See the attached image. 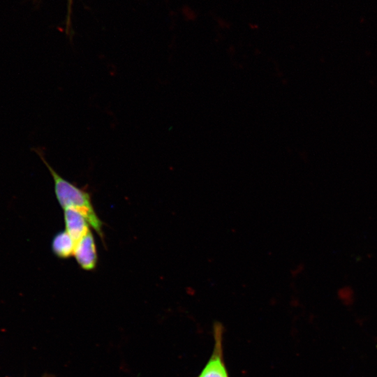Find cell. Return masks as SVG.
<instances>
[{
  "label": "cell",
  "mask_w": 377,
  "mask_h": 377,
  "mask_svg": "<svg viewBox=\"0 0 377 377\" xmlns=\"http://www.w3.org/2000/svg\"><path fill=\"white\" fill-rule=\"evenodd\" d=\"M76 242L65 230L56 233L51 241V250L57 258L64 259L73 255Z\"/></svg>",
  "instance_id": "5"
},
{
  "label": "cell",
  "mask_w": 377,
  "mask_h": 377,
  "mask_svg": "<svg viewBox=\"0 0 377 377\" xmlns=\"http://www.w3.org/2000/svg\"><path fill=\"white\" fill-rule=\"evenodd\" d=\"M64 218L66 231L77 242L89 232V222L78 211L73 208H64Z\"/></svg>",
  "instance_id": "4"
},
{
  "label": "cell",
  "mask_w": 377,
  "mask_h": 377,
  "mask_svg": "<svg viewBox=\"0 0 377 377\" xmlns=\"http://www.w3.org/2000/svg\"><path fill=\"white\" fill-rule=\"evenodd\" d=\"M32 150L37 154L49 170L54 181L56 198L61 207L63 209L73 208L80 212L102 239L103 237V223L94 210L90 194L58 174L45 159L41 148H33Z\"/></svg>",
  "instance_id": "1"
},
{
  "label": "cell",
  "mask_w": 377,
  "mask_h": 377,
  "mask_svg": "<svg viewBox=\"0 0 377 377\" xmlns=\"http://www.w3.org/2000/svg\"><path fill=\"white\" fill-rule=\"evenodd\" d=\"M223 327L216 322L213 327L214 348L212 355L196 377H230L223 355Z\"/></svg>",
  "instance_id": "2"
},
{
  "label": "cell",
  "mask_w": 377,
  "mask_h": 377,
  "mask_svg": "<svg viewBox=\"0 0 377 377\" xmlns=\"http://www.w3.org/2000/svg\"></svg>",
  "instance_id": "6"
},
{
  "label": "cell",
  "mask_w": 377,
  "mask_h": 377,
  "mask_svg": "<svg viewBox=\"0 0 377 377\" xmlns=\"http://www.w3.org/2000/svg\"><path fill=\"white\" fill-rule=\"evenodd\" d=\"M73 256L82 269L91 271L95 269L98 256L95 240L91 231L76 242Z\"/></svg>",
  "instance_id": "3"
}]
</instances>
